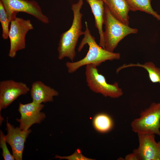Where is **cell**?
I'll return each mask as SVG.
<instances>
[{
  "label": "cell",
  "mask_w": 160,
  "mask_h": 160,
  "mask_svg": "<svg viewBox=\"0 0 160 160\" xmlns=\"http://www.w3.org/2000/svg\"><path fill=\"white\" fill-rule=\"evenodd\" d=\"M85 24L86 29L84 36L79 45L78 51L81 52L86 44L88 46V51L86 55L82 59L76 62H67L66 63L65 65L69 73H73L84 65L93 64L97 67L107 61L118 60L121 58L120 53L109 52L98 45L95 38L91 33L87 21H85Z\"/></svg>",
  "instance_id": "6da1fadb"
},
{
  "label": "cell",
  "mask_w": 160,
  "mask_h": 160,
  "mask_svg": "<svg viewBox=\"0 0 160 160\" xmlns=\"http://www.w3.org/2000/svg\"><path fill=\"white\" fill-rule=\"evenodd\" d=\"M83 3V0H79L77 3L72 5L71 8L73 14L72 24L67 31L61 34L58 44V57L60 60L67 57L73 62L76 57L75 49L78 39L84 34V31H82L83 15L81 12Z\"/></svg>",
  "instance_id": "7a4b0ae2"
},
{
  "label": "cell",
  "mask_w": 160,
  "mask_h": 160,
  "mask_svg": "<svg viewBox=\"0 0 160 160\" xmlns=\"http://www.w3.org/2000/svg\"><path fill=\"white\" fill-rule=\"evenodd\" d=\"M103 24L105 49L111 52H113L119 42L127 36L136 33L138 31L137 29L130 27L118 20L105 4Z\"/></svg>",
  "instance_id": "3957f363"
},
{
  "label": "cell",
  "mask_w": 160,
  "mask_h": 160,
  "mask_svg": "<svg viewBox=\"0 0 160 160\" xmlns=\"http://www.w3.org/2000/svg\"><path fill=\"white\" fill-rule=\"evenodd\" d=\"M85 74L87 85L92 92L112 98H117L123 95L122 89L118 83H108L104 76L99 73L95 65H86Z\"/></svg>",
  "instance_id": "277c9868"
},
{
  "label": "cell",
  "mask_w": 160,
  "mask_h": 160,
  "mask_svg": "<svg viewBox=\"0 0 160 160\" xmlns=\"http://www.w3.org/2000/svg\"><path fill=\"white\" fill-rule=\"evenodd\" d=\"M132 130L138 134H155L160 136V102L153 103L142 111L139 118L131 122Z\"/></svg>",
  "instance_id": "5b68a950"
},
{
  "label": "cell",
  "mask_w": 160,
  "mask_h": 160,
  "mask_svg": "<svg viewBox=\"0 0 160 160\" xmlns=\"http://www.w3.org/2000/svg\"><path fill=\"white\" fill-rule=\"evenodd\" d=\"M2 2L10 22L16 17L17 13L24 12L31 15L45 24L49 23L38 3L34 0H0Z\"/></svg>",
  "instance_id": "8992f818"
},
{
  "label": "cell",
  "mask_w": 160,
  "mask_h": 160,
  "mask_svg": "<svg viewBox=\"0 0 160 160\" xmlns=\"http://www.w3.org/2000/svg\"><path fill=\"white\" fill-rule=\"evenodd\" d=\"M9 33L10 48L8 54L9 57L13 58L17 52L25 48V36L29 31L33 27L30 20H25L16 17L12 20Z\"/></svg>",
  "instance_id": "52a82bcc"
},
{
  "label": "cell",
  "mask_w": 160,
  "mask_h": 160,
  "mask_svg": "<svg viewBox=\"0 0 160 160\" xmlns=\"http://www.w3.org/2000/svg\"><path fill=\"white\" fill-rule=\"evenodd\" d=\"M44 107L42 104H38L32 101L23 104L19 103L18 109L20 114V119L16 121L20 123L19 127L24 130H27L33 124H40L46 118L45 113L41 112Z\"/></svg>",
  "instance_id": "ba28073f"
},
{
  "label": "cell",
  "mask_w": 160,
  "mask_h": 160,
  "mask_svg": "<svg viewBox=\"0 0 160 160\" xmlns=\"http://www.w3.org/2000/svg\"><path fill=\"white\" fill-rule=\"evenodd\" d=\"M30 91L27 84L22 82L7 80L0 82V111L10 105L19 96Z\"/></svg>",
  "instance_id": "9c48e42d"
},
{
  "label": "cell",
  "mask_w": 160,
  "mask_h": 160,
  "mask_svg": "<svg viewBox=\"0 0 160 160\" xmlns=\"http://www.w3.org/2000/svg\"><path fill=\"white\" fill-rule=\"evenodd\" d=\"M6 130L7 134L5 135L6 142L11 146L12 155L16 160H22L24 145L26 138L32 132L21 129L19 127H15L7 120Z\"/></svg>",
  "instance_id": "30bf717a"
},
{
  "label": "cell",
  "mask_w": 160,
  "mask_h": 160,
  "mask_svg": "<svg viewBox=\"0 0 160 160\" xmlns=\"http://www.w3.org/2000/svg\"><path fill=\"white\" fill-rule=\"evenodd\" d=\"M155 134H138L139 146L133 152L139 160H160V141L156 142Z\"/></svg>",
  "instance_id": "8fae6325"
},
{
  "label": "cell",
  "mask_w": 160,
  "mask_h": 160,
  "mask_svg": "<svg viewBox=\"0 0 160 160\" xmlns=\"http://www.w3.org/2000/svg\"><path fill=\"white\" fill-rule=\"evenodd\" d=\"M32 101L38 104L52 102L53 97L59 95L58 92L41 81L33 83L30 90Z\"/></svg>",
  "instance_id": "7c38bea8"
},
{
  "label": "cell",
  "mask_w": 160,
  "mask_h": 160,
  "mask_svg": "<svg viewBox=\"0 0 160 160\" xmlns=\"http://www.w3.org/2000/svg\"><path fill=\"white\" fill-rule=\"evenodd\" d=\"M109 9L112 14L122 23L129 25L130 11L126 0H101Z\"/></svg>",
  "instance_id": "4fadbf2b"
},
{
  "label": "cell",
  "mask_w": 160,
  "mask_h": 160,
  "mask_svg": "<svg viewBox=\"0 0 160 160\" xmlns=\"http://www.w3.org/2000/svg\"><path fill=\"white\" fill-rule=\"evenodd\" d=\"M91 9L95 18V26L98 30L100 36V46L105 49L103 26L104 4L101 0H86Z\"/></svg>",
  "instance_id": "5bb4252c"
},
{
  "label": "cell",
  "mask_w": 160,
  "mask_h": 160,
  "mask_svg": "<svg viewBox=\"0 0 160 160\" xmlns=\"http://www.w3.org/2000/svg\"><path fill=\"white\" fill-rule=\"evenodd\" d=\"M140 67L145 69L148 72L150 80L153 83H159L160 85V68L156 66L151 62H146L142 64L139 63L124 64L116 70L118 73L122 69L131 67Z\"/></svg>",
  "instance_id": "9a60e30c"
},
{
  "label": "cell",
  "mask_w": 160,
  "mask_h": 160,
  "mask_svg": "<svg viewBox=\"0 0 160 160\" xmlns=\"http://www.w3.org/2000/svg\"><path fill=\"white\" fill-rule=\"evenodd\" d=\"M130 11H140L152 15L160 21V15L155 11L151 5V0H126Z\"/></svg>",
  "instance_id": "2e32d148"
},
{
  "label": "cell",
  "mask_w": 160,
  "mask_h": 160,
  "mask_svg": "<svg viewBox=\"0 0 160 160\" xmlns=\"http://www.w3.org/2000/svg\"><path fill=\"white\" fill-rule=\"evenodd\" d=\"M93 124L95 129L98 132L105 133L108 132L113 128V121L108 114L101 113L97 114L93 120Z\"/></svg>",
  "instance_id": "e0dca14e"
},
{
  "label": "cell",
  "mask_w": 160,
  "mask_h": 160,
  "mask_svg": "<svg viewBox=\"0 0 160 160\" xmlns=\"http://www.w3.org/2000/svg\"><path fill=\"white\" fill-rule=\"evenodd\" d=\"M0 22L2 29V37L4 40L7 39L9 38V25L10 22L8 18L4 6L0 1Z\"/></svg>",
  "instance_id": "ac0fdd59"
},
{
  "label": "cell",
  "mask_w": 160,
  "mask_h": 160,
  "mask_svg": "<svg viewBox=\"0 0 160 160\" xmlns=\"http://www.w3.org/2000/svg\"><path fill=\"white\" fill-rule=\"evenodd\" d=\"M5 135L1 130L0 131V147L2 150V156L5 160L15 159L12 155L11 154L7 146Z\"/></svg>",
  "instance_id": "d6986e66"
},
{
  "label": "cell",
  "mask_w": 160,
  "mask_h": 160,
  "mask_svg": "<svg viewBox=\"0 0 160 160\" xmlns=\"http://www.w3.org/2000/svg\"><path fill=\"white\" fill-rule=\"evenodd\" d=\"M55 158L59 159H65L68 160H94L88 158L84 156L81 153V151L79 149H77L74 153L72 155L68 156H60L55 155Z\"/></svg>",
  "instance_id": "ffe728a7"
},
{
  "label": "cell",
  "mask_w": 160,
  "mask_h": 160,
  "mask_svg": "<svg viewBox=\"0 0 160 160\" xmlns=\"http://www.w3.org/2000/svg\"><path fill=\"white\" fill-rule=\"evenodd\" d=\"M123 160H139V158L135 153H133L126 155Z\"/></svg>",
  "instance_id": "44dd1931"
}]
</instances>
